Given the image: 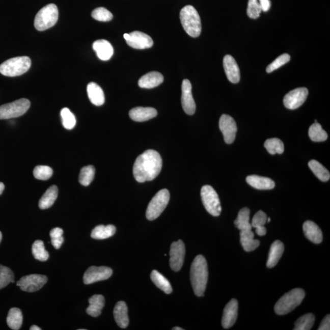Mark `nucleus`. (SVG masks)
<instances>
[{
	"mask_svg": "<svg viewBox=\"0 0 330 330\" xmlns=\"http://www.w3.org/2000/svg\"><path fill=\"white\" fill-rule=\"evenodd\" d=\"M309 92L307 88H298L290 91L284 97V106L289 109H295L301 106L307 99Z\"/></svg>",
	"mask_w": 330,
	"mask_h": 330,
	"instance_id": "9b49d317",
	"label": "nucleus"
},
{
	"mask_svg": "<svg viewBox=\"0 0 330 330\" xmlns=\"http://www.w3.org/2000/svg\"><path fill=\"white\" fill-rule=\"evenodd\" d=\"M151 278L155 285L167 294H170L173 291L170 281L163 275L157 270H153L151 273Z\"/></svg>",
	"mask_w": 330,
	"mask_h": 330,
	"instance_id": "2f4dec72",
	"label": "nucleus"
},
{
	"mask_svg": "<svg viewBox=\"0 0 330 330\" xmlns=\"http://www.w3.org/2000/svg\"><path fill=\"white\" fill-rule=\"evenodd\" d=\"M170 264L172 270L179 271L184 262L185 247L181 240L173 242L171 246Z\"/></svg>",
	"mask_w": 330,
	"mask_h": 330,
	"instance_id": "f8f14e48",
	"label": "nucleus"
},
{
	"mask_svg": "<svg viewBox=\"0 0 330 330\" xmlns=\"http://www.w3.org/2000/svg\"><path fill=\"white\" fill-rule=\"evenodd\" d=\"M5 185L4 183L0 182V195L3 194V191H4Z\"/></svg>",
	"mask_w": 330,
	"mask_h": 330,
	"instance_id": "603ef678",
	"label": "nucleus"
},
{
	"mask_svg": "<svg viewBox=\"0 0 330 330\" xmlns=\"http://www.w3.org/2000/svg\"><path fill=\"white\" fill-rule=\"evenodd\" d=\"M2 240V234L1 231H0V243H1Z\"/></svg>",
	"mask_w": 330,
	"mask_h": 330,
	"instance_id": "6e6d98bb",
	"label": "nucleus"
},
{
	"mask_svg": "<svg viewBox=\"0 0 330 330\" xmlns=\"http://www.w3.org/2000/svg\"><path fill=\"white\" fill-rule=\"evenodd\" d=\"M90 306L87 309V313L93 317L99 316L105 306V298L103 295H94L89 299Z\"/></svg>",
	"mask_w": 330,
	"mask_h": 330,
	"instance_id": "cd10ccee",
	"label": "nucleus"
},
{
	"mask_svg": "<svg viewBox=\"0 0 330 330\" xmlns=\"http://www.w3.org/2000/svg\"><path fill=\"white\" fill-rule=\"evenodd\" d=\"M91 15L95 20L100 21H109L113 18L111 12L102 7L94 9L92 12Z\"/></svg>",
	"mask_w": 330,
	"mask_h": 330,
	"instance_id": "a18cd8bd",
	"label": "nucleus"
},
{
	"mask_svg": "<svg viewBox=\"0 0 330 330\" xmlns=\"http://www.w3.org/2000/svg\"><path fill=\"white\" fill-rule=\"evenodd\" d=\"M7 323L12 329L18 330L21 328L23 322L22 313L20 309L12 308L9 311L7 317Z\"/></svg>",
	"mask_w": 330,
	"mask_h": 330,
	"instance_id": "473e14b6",
	"label": "nucleus"
},
{
	"mask_svg": "<svg viewBox=\"0 0 330 330\" xmlns=\"http://www.w3.org/2000/svg\"><path fill=\"white\" fill-rule=\"evenodd\" d=\"M260 6L263 12H267L271 7L270 0H258Z\"/></svg>",
	"mask_w": 330,
	"mask_h": 330,
	"instance_id": "09e8293b",
	"label": "nucleus"
},
{
	"mask_svg": "<svg viewBox=\"0 0 330 330\" xmlns=\"http://www.w3.org/2000/svg\"><path fill=\"white\" fill-rule=\"evenodd\" d=\"M58 194V189L56 185L51 186L43 195L39 202L40 209L44 210L53 206L56 201Z\"/></svg>",
	"mask_w": 330,
	"mask_h": 330,
	"instance_id": "c85d7f7f",
	"label": "nucleus"
},
{
	"mask_svg": "<svg viewBox=\"0 0 330 330\" xmlns=\"http://www.w3.org/2000/svg\"><path fill=\"white\" fill-rule=\"evenodd\" d=\"M302 230L306 237L312 242L316 244L322 242L323 240L322 231L314 222L310 220L305 222L302 225Z\"/></svg>",
	"mask_w": 330,
	"mask_h": 330,
	"instance_id": "aec40b11",
	"label": "nucleus"
},
{
	"mask_svg": "<svg viewBox=\"0 0 330 330\" xmlns=\"http://www.w3.org/2000/svg\"><path fill=\"white\" fill-rule=\"evenodd\" d=\"M207 263L202 255H198L192 262L190 270V279L195 294L198 296L204 295L208 281Z\"/></svg>",
	"mask_w": 330,
	"mask_h": 330,
	"instance_id": "f03ea898",
	"label": "nucleus"
},
{
	"mask_svg": "<svg viewBox=\"0 0 330 330\" xmlns=\"http://www.w3.org/2000/svg\"><path fill=\"white\" fill-rule=\"evenodd\" d=\"M183 329L180 328V327H174V328H173V330H182Z\"/></svg>",
	"mask_w": 330,
	"mask_h": 330,
	"instance_id": "5fc2aeb1",
	"label": "nucleus"
},
{
	"mask_svg": "<svg viewBox=\"0 0 330 330\" xmlns=\"http://www.w3.org/2000/svg\"><path fill=\"white\" fill-rule=\"evenodd\" d=\"M157 112L151 107H136L129 112L130 118L134 121L144 122L156 117Z\"/></svg>",
	"mask_w": 330,
	"mask_h": 330,
	"instance_id": "6ab92c4d",
	"label": "nucleus"
},
{
	"mask_svg": "<svg viewBox=\"0 0 330 330\" xmlns=\"http://www.w3.org/2000/svg\"><path fill=\"white\" fill-rule=\"evenodd\" d=\"M32 61L29 57H18L6 60L0 65V73L6 76H20L24 74L30 68Z\"/></svg>",
	"mask_w": 330,
	"mask_h": 330,
	"instance_id": "39448f33",
	"label": "nucleus"
},
{
	"mask_svg": "<svg viewBox=\"0 0 330 330\" xmlns=\"http://www.w3.org/2000/svg\"><path fill=\"white\" fill-rule=\"evenodd\" d=\"M62 124L67 130H72L76 125V118L74 115L67 108H64L61 111Z\"/></svg>",
	"mask_w": 330,
	"mask_h": 330,
	"instance_id": "79ce46f5",
	"label": "nucleus"
},
{
	"mask_svg": "<svg viewBox=\"0 0 330 330\" xmlns=\"http://www.w3.org/2000/svg\"><path fill=\"white\" fill-rule=\"evenodd\" d=\"M262 12L258 0H249L248 3L247 14L251 18L256 19L260 16Z\"/></svg>",
	"mask_w": 330,
	"mask_h": 330,
	"instance_id": "49530a36",
	"label": "nucleus"
},
{
	"mask_svg": "<svg viewBox=\"0 0 330 330\" xmlns=\"http://www.w3.org/2000/svg\"><path fill=\"white\" fill-rule=\"evenodd\" d=\"M314 321L315 317L313 314H306L296 320L293 329L310 330L313 326Z\"/></svg>",
	"mask_w": 330,
	"mask_h": 330,
	"instance_id": "e433bc0d",
	"label": "nucleus"
},
{
	"mask_svg": "<svg viewBox=\"0 0 330 330\" xmlns=\"http://www.w3.org/2000/svg\"><path fill=\"white\" fill-rule=\"evenodd\" d=\"M51 242L54 249L57 250L60 249L64 242V238L62 236L58 238H51Z\"/></svg>",
	"mask_w": 330,
	"mask_h": 330,
	"instance_id": "8fccbe9b",
	"label": "nucleus"
},
{
	"mask_svg": "<svg viewBox=\"0 0 330 330\" xmlns=\"http://www.w3.org/2000/svg\"><path fill=\"white\" fill-rule=\"evenodd\" d=\"M308 166L311 170L316 175L318 179L323 182L328 181L330 174L328 170L323 166L319 161L312 160L308 163Z\"/></svg>",
	"mask_w": 330,
	"mask_h": 330,
	"instance_id": "f704fd0d",
	"label": "nucleus"
},
{
	"mask_svg": "<svg viewBox=\"0 0 330 330\" xmlns=\"http://www.w3.org/2000/svg\"><path fill=\"white\" fill-rule=\"evenodd\" d=\"M30 104L29 100L20 99L0 106V119L20 117L25 114L30 108Z\"/></svg>",
	"mask_w": 330,
	"mask_h": 330,
	"instance_id": "1a4fd4ad",
	"label": "nucleus"
},
{
	"mask_svg": "<svg viewBox=\"0 0 330 330\" xmlns=\"http://www.w3.org/2000/svg\"><path fill=\"white\" fill-rule=\"evenodd\" d=\"M124 38L130 47L135 49L149 48L154 44L151 37L136 31L129 34H124Z\"/></svg>",
	"mask_w": 330,
	"mask_h": 330,
	"instance_id": "4468645a",
	"label": "nucleus"
},
{
	"mask_svg": "<svg viewBox=\"0 0 330 330\" xmlns=\"http://www.w3.org/2000/svg\"><path fill=\"white\" fill-rule=\"evenodd\" d=\"M115 319L118 325L121 328H125L129 323L128 316V308L124 301H119L116 304L114 311Z\"/></svg>",
	"mask_w": 330,
	"mask_h": 330,
	"instance_id": "4be33fe9",
	"label": "nucleus"
},
{
	"mask_svg": "<svg viewBox=\"0 0 330 330\" xmlns=\"http://www.w3.org/2000/svg\"><path fill=\"white\" fill-rule=\"evenodd\" d=\"M96 170L93 165H88L82 168L79 173V182L84 186H88L93 182Z\"/></svg>",
	"mask_w": 330,
	"mask_h": 330,
	"instance_id": "58836bf2",
	"label": "nucleus"
},
{
	"mask_svg": "<svg viewBox=\"0 0 330 330\" xmlns=\"http://www.w3.org/2000/svg\"><path fill=\"white\" fill-rule=\"evenodd\" d=\"M305 296L304 290L296 288L287 292L278 300L274 306V311L278 315L290 313L301 304Z\"/></svg>",
	"mask_w": 330,
	"mask_h": 330,
	"instance_id": "20e7f679",
	"label": "nucleus"
},
{
	"mask_svg": "<svg viewBox=\"0 0 330 330\" xmlns=\"http://www.w3.org/2000/svg\"><path fill=\"white\" fill-rule=\"evenodd\" d=\"M93 48L96 51L98 58L102 61H108L111 59L114 53L113 46L106 40L100 39L95 41L93 44Z\"/></svg>",
	"mask_w": 330,
	"mask_h": 330,
	"instance_id": "412c9836",
	"label": "nucleus"
},
{
	"mask_svg": "<svg viewBox=\"0 0 330 330\" xmlns=\"http://www.w3.org/2000/svg\"><path fill=\"white\" fill-rule=\"evenodd\" d=\"M63 234V230L60 228H55L51 229L50 232L51 238H58L62 237Z\"/></svg>",
	"mask_w": 330,
	"mask_h": 330,
	"instance_id": "3c124183",
	"label": "nucleus"
},
{
	"mask_svg": "<svg viewBox=\"0 0 330 330\" xmlns=\"http://www.w3.org/2000/svg\"><path fill=\"white\" fill-rule=\"evenodd\" d=\"M163 80V76L160 73L151 72L139 79V85L142 88L151 89L158 87Z\"/></svg>",
	"mask_w": 330,
	"mask_h": 330,
	"instance_id": "5701e85b",
	"label": "nucleus"
},
{
	"mask_svg": "<svg viewBox=\"0 0 330 330\" xmlns=\"http://www.w3.org/2000/svg\"><path fill=\"white\" fill-rule=\"evenodd\" d=\"M240 235L241 246L245 252H253L259 246V241L254 238L255 234L252 229L240 231Z\"/></svg>",
	"mask_w": 330,
	"mask_h": 330,
	"instance_id": "bb28decb",
	"label": "nucleus"
},
{
	"mask_svg": "<svg viewBox=\"0 0 330 330\" xmlns=\"http://www.w3.org/2000/svg\"><path fill=\"white\" fill-rule=\"evenodd\" d=\"M32 253L37 260L46 261L49 258V254L45 249L44 243L42 240H36L32 246Z\"/></svg>",
	"mask_w": 330,
	"mask_h": 330,
	"instance_id": "ea45409f",
	"label": "nucleus"
},
{
	"mask_svg": "<svg viewBox=\"0 0 330 330\" xmlns=\"http://www.w3.org/2000/svg\"><path fill=\"white\" fill-rule=\"evenodd\" d=\"M113 270L108 267L92 266L86 271L84 276L85 284H93L98 281L108 279L112 277Z\"/></svg>",
	"mask_w": 330,
	"mask_h": 330,
	"instance_id": "2eb2a0df",
	"label": "nucleus"
},
{
	"mask_svg": "<svg viewBox=\"0 0 330 330\" xmlns=\"http://www.w3.org/2000/svg\"><path fill=\"white\" fill-rule=\"evenodd\" d=\"M290 57L289 54L284 53L278 57L273 62L269 64L266 69L267 73H271L274 71L275 70L279 69L280 67L289 62Z\"/></svg>",
	"mask_w": 330,
	"mask_h": 330,
	"instance_id": "c03bdc74",
	"label": "nucleus"
},
{
	"mask_svg": "<svg viewBox=\"0 0 330 330\" xmlns=\"http://www.w3.org/2000/svg\"><path fill=\"white\" fill-rule=\"evenodd\" d=\"M180 19L183 29L189 36L197 38L201 35V18L194 6L188 5L183 7L180 12Z\"/></svg>",
	"mask_w": 330,
	"mask_h": 330,
	"instance_id": "7ed1b4c3",
	"label": "nucleus"
},
{
	"mask_svg": "<svg viewBox=\"0 0 330 330\" xmlns=\"http://www.w3.org/2000/svg\"><path fill=\"white\" fill-rule=\"evenodd\" d=\"M201 197L207 212L212 216H219L222 212V206L215 189L210 185H204L201 188Z\"/></svg>",
	"mask_w": 330,
	"mask_h": 330,
	"instance_id": "6e6552de",
	"label": "nucleus"
},
{
	"mask_svg": "<svg viewBox=\"0 0 330 330\" xmlns=\"http://www.w3.org/2000/svg\"><path fill=\"white\" fill-rule=\"evenodd\" d=\"M246 180L250 186L258 189H271L275 186L273 180L268 177L252 175L248 176Z\"/></svg>",
	"mask_w": 330,
	"mask_h": 330,
	"instance_id": "a878e982",
	"label": "nucleus"
},
{
	"mask_svg": "<svg viewBox=\"0 0 330 330\" xmlns=\"http://www.w3.org/2000/svg\"><path fill=\"white\" fill-rule=\"evenodd\" d=\"M237 316L238 302L237 299L233 298L226 305L223 311L222 320L223 328L228 329L233 326L236 322Z\"/></svg>",
	"mask_w": 330,
	"mask_h": 330,
	"instance_id": "f3484780",
	"label": "nucleus"
},
{
	"mask_svg": "<svg viewBox=\"0 0 330 330\" xmlns=\"http://www.w3.org/2000/svg\"><path fill=\"white\" fill-rule=\"evenodd\" d=\"M267 215L262 210L258 211L253 216L251 225H252V228L256 229V234L259 236H263L267 233V229L264 226L267 222Z\"/></svg>",
	"mask_w": 330,
	"mask_h": 330,
	"instance_id": "7c9ffc66",
	"label": "nucleus"
},
{
	"mask_svg": "<svg viewBox=\"0 0 330 330\" xmlns=\"http://www.w3.org/2000/svg\"><path fill=\"white\" fill-rule=\"evenodd\" d=\"M170 195L167 189H161L150 202L146 210V218L150 221L157 219L169 203Z\"/></svg>",
	"mask_w": 330,
	"mask_h": 330,
	"instance_id": "0eeeda50",
	"label": "nucleus"
},
{
	"mask_svg": "<svg viewBox=\"0 0 330 330\" xmlns=\"http://www.w3.org/2000/svg\"><path fill=\"white\" fill-rule=\"evenodd\" d=\"M33 174L37 179L46 180L50 179L53 175V170L48 166L39 165L34 169Z\"/></svg>",
	"mask_w": 330,
	"mask_h": 330,
	"instance_id": "37998d69",
	"label": "nucleus"
},
{
	"mask_svg": "<svg viewBox=\"0 0 330 330\" xmlns=\"http://www.w3.org/2000/svg\"><path fill=\"white\" fill-rule=\"evenodd\" d=\"M223 67L229 81L237 84L240 79V69L236 61L231 55H226L223 59Z\"/></svg>",
	"mask_w": 330,
	"mask_h": 330,
	"instance_id": "a211bd4d",
	"label": "nucleus"
},
{
	"mask_svg": "<svg viewBox=\"0 0 330 330\" xmlns=\"http://www.w3.org/2000/svg\"><path fill=\"white\" fill-rule=\"evenodd\" d=\"M14 283V274L10 268L0 265V290Z\"/></svg>",
	"mask_w": 330,
	"mask_h": 330,
	"instance_id": "a19ab883",
	"label": "nucleus"
},
{
	"mask_svg": "<svg viewBox=\"0 0 330 330\" xmlns=\"http://www.w3.org/2000/svg\"><path fill=\"white\" fill-rule=\"evenodd\" d=\"M250 210L249 208L241 209L238 213L236 219L234 221L235 227L240 231L252 229V226L250 222Z\"/></svg>",
	"mask_w": 330,
	"mask_h": 330,
	"instance_id": "72a5a7b5",
	"label": "nucleus"
},
{
	"mask_svg": "<svg viewBox=\"0 0 330 330\" xmlns=\"http://www.w3.org/2000/svg\"><path fill=\"white\" fill-rule=\"evenodd\" d=\"M308 134L310 139L314 142H325L328 139V134L317 122L311 125Z\"/></svg>",
	"mask_w": 330,
	"mask_h": 330,
	"instance_id": "c9c22d12",
	"label": "nucleus"
},
{
	"mask_svg": "<svg viewBox=\"0 0 330 330\" xmlns=\"http://www.w3.org/2000/svg\"><path fill=\"white\" fill-rule=\"evenodd\" d=\"M284 251V244L280 240L274 241L271 244L267 262L268 268H273L278 264Z\"/></svg>",
	"mask_w": 330,
	"mask_h": 330,
	"instance_id": "393cba45",
	"label": "nucleus"
},
{
	"mask_svg": "<svg viewBox=\"0 0 330 330\" xmlns=\"http://www.w3.org/2000/svg\"><path fill=\"white\" fill-rule=\"evenodd\" d=\"M270 221H271V219H270V218H267V222H270Z\"/></svg>",
	"mask_w": 330,
	"mask_h": 330,
	"instance_id": "4d7b16f0",
	"label": "nucleus"
},
{
	"mask_svg": "<svg viewBox=\"0 0 330 330\" xmlns=\"http://www.w3.org/2000/svg\"><path fill=\"white\" fill-rule=\"evenodd\" d=\"M162 164V158L158 152L147 150L134 161L133 168L134 179L140 183L154 180L161 172Z\"/></svg>",
	"mask_w": 330,
	"mask_h": 330,
	"instance_id": "f257e3e1",
	"label": "nucleus"
},
{
	"mask_svg": "<svg viewBox=\"0 0 330 330\" xmlns=\"http://www.w3.org/2000/svg\"><path fill=\"white\" fill-rule=\"evenodd\" d=\"M41 328L36 325H33L31 326L30 330H41Z\"/></svg>",
	"mask_w": 330,
	"mask_h": 330,
	"instance_id": "864d4df0",
	"label": "nucleus"
},
{
	"mask_svg": "<svg viewBox=\"0 0 330 330\" xmlns=\"http://www.w3.org/2000/svg\"><path fill=\"white\" fill-rule=\"evenodd\" d=\"M192 86L187 79H183L182 85L181 102L186 114L193 115L196 111V104L192 95Z\"/></svg>",
	"mask_w": 330,
	"mask_h": 330,
	"instance_id": "dca6fc26",
	"label": "nucleus"
},
{
	"mask_svg": "<svg viewBox=\"0 0 330 330\" xmlns=\"http://www.w3.org/2000/svg\"><path fill=\"white\" fill-rule=\"evenodd\" d=\"M219 127L223 134L226 143L232 144L234 142L237 127L236 122L231 116L228 115H223L219 119Z\"/></svg>",
	"mask_w": 330,
	"mask_h": 330,
	"instance_id": "ddd939ff",
	"label": "nucleus"
},
{
	"mask_svg": "<svg viewBox=\"0 0 330 330\" xmlns=\"http://www.w3.org/2000/svg\"><path fill=\"white\" fill-rule=\"evenodd\" d=\"M87 93L91 102L94 105L101 106L105 102V95L102 89L96 82H91L88 85Z\"/></svg>",
	"mask_w": 330,
	"mask_h": 330,
	"instance_id": "b1692460",
	"label": "nucleus"
},
{
	"mask_svg": "<svg viewBox=\"0 0 330 330\" xmlns=\"http://www.w3.org/2000/svg\"><path fill=\"white\" fill-rule=\"evenodd\" d=\"M47 277L45 275L33 274L23 277L18 281L17 285L23 291L35 292L41 289L47 282Z\"/></svg>",
	"mask_w": 330,
	"mask_h": 330,
	"instance_id": "9d476101",
	"label": "nucleus"
},
{
	"mask_svg": "<svg viewBox=\"0 0 330 330\" xmlns=\"http://www.w3.org/2000/svg\"><path fill=\"white\" fill-rule=\"evenodd\" d=\"M116 230L115 226L112 225H99L93 229L91 232V236L94 239H106V238L112 237L115 234Z\"/></svg>",
	"mask_w": 330,
	"mask_h": 330,
	"instance_id": "c756f323",
	"label": "nucleus"
},
{
	"mask_svg": "<svg viewBox=\"0 0 330 330\" xmlns=\"http://www.w3.org/2000/svg\"><path fill=\"white\" fill-rule=\"evenodd\" d=\"M264 146L267 151L271 155L282 154L284 151V143L278 139H270L266 140Z\"/></svg>",
	"mask_w": 330,
	"mask_h": 330,
	"instance_id": "4c0bfd02",
	"label": "nucleus"
},
{
	"mask_svg": "<svg viewBox=\"0 0 330 330\" xmlns=\"http://www.w3.org/2000/svg\"><path fill=\"white\" fill-rule=\"evenodd\" d=\"M319 330H329L330 329V317L329 314L326 315L320 323Z\"/></svg>",
	"mask_w": 330,
	"mask_h": 330,
	"instance_id": "de8ad7c7",
	"label": "nucleus"
},
{
	"mask_svg": "<svg viewBox=\"0 0 330 330\" xmlns=\"http://www.w3.org/2000/svg\"><path fill=\"white\" fill-rule=\"evenodd\" d=\"M58 19V9L54 4L44 6L36 14L35 27L39 32L50 29L57 23Z\"/></svg>",
	"mask_w": 330,
	"mask_h": 330,
	"instance_id": "423d86ee",
	"label": "nucleus"
}]
</instances>
